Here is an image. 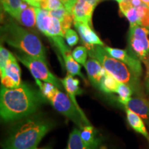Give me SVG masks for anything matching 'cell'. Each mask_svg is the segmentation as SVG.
Listing matches in <instances>:
<instances>
[{
	"label": "cell",
	"instance_id": "1",
	"mask_svg": "<svg viewBox=\"0 0 149 149\" xmlns=\"http://www.w3.org/2000/svg\"><path fill=\"white\" fill-rule=\"evenodd\" d=\"M40 91L26 83L19 87L8 88L1 85L0 93V114L5 121L16 120L33 114L44 102Z\"/></svg>",
	"mask_w": 149,
	"mask_h": 149
},
{
	"label": "cell",
	"instance_id": "2",
	"mask_svg": "<svg viewBox=\"0 0 149 149\" xmlns=\"http://www.w3.org/2000/svg\"><path fill=\"white\" fill-rule=\"evenodd\" d=\"M51 122L29 119L17 128L3 144V149H35L51 129Z\"/></svg>",
	"mask_w": 149,
	"mask_h": 149
},
{
	"label": "cell",
	"instance_id": "3",
	"mask_svg": "<svg viewBox=\"0 0 149 149\" xmlns=\"http://www.w3.org/2000/svg\"><path fill=\"white\" fill-rule=\"evenodd\" d=\"M3 42L22 53L46 61V49L39 37L13 22L5 24L1 29Z\"/></svg>",
	"mask_w": 149,
	"mask_h": 149
},
{
	"label": "cell",
	"instance_id": "4",
	"mask_svg": "<svg viewBox=\"0 0 149 149\" xmlns=\"http://www.w3.org/2000/svg\"><path fill=\"white\" fill-rule=\"evenodd\" d=\"M88 55L100 61L107 72L113 75L119 82L129 85L133 91H139V77L122 61L114 58L102 46L87 47Z\"/></svg>",
	"mask_w": 149,
	"mask_h": 149
},
{
	"label": "cell",
	"instance_id": "5",
	"mask_svg": "<svg viewBox=\"0 0 149 149\" xmlns=\"http://www.w3.org/2000/svg\"><path fill=\"white\" fill-rule=\"evenodd\" d=\"M49 102L56 111L72 121L79 128L91 124L86 116L80 113L69 96L59 91V88Z\"/></svg>",
	"mask_w": 149,
	"mask_h": 149
},
{
	"label": "cell",
	"instance_id": "6",
	"mask_svg": "<svg viewBox=\"0 0 149 149\" xmlns=\"http://www.w3.org/2000/svg\"><path fill=\"white\" fill-rule=\"evenodd\" d=\"M17 57L30 70L35 79L49 82L55 86L57 88L62 90L61 80L57 79L48 69L46 61L44 59L32 57L27 54L22 53L17 55Z\"/></svg>",
	"mask_w": 149,
	"mask_h": 149
},
{
	"label": "cell",
	"instance_id": "7",
	"mask_svg": "<svg viewBox=\"0 0 149 149\" xmlns=\"http://www.w3.org/2000/svg\"><path fill=\"white\" fill-rule=\"evenodd\" d=\"M149 29L139 25L130 26L128 43L136 57L145 63L149 53Z\"/></svg>",
	"mask_w": 149,
	"mask_h": 149
},
{
	"label": "cell",
	"instance_id": "8",
	"mask_svg": "<svg viewBox=\"0 0 149 149\" xmlns=\"http://www.w3.org/2000/svg\"><path fill=\"white\" fill-rule=\"evenodd\" d=\"M1 85L8 88L19 87L22 84L21 69L15 57L12 54L4 67L0 68Z\"/></svg>",
	"mask_w": 149,
	"mask_h": 149
},
{
	"label": "cell",
	"instance_id": "9",
	"mask_svg": "<svg viewBox=\"0 0 149 149\" xmlns=\"http://www.w3.org/2000/svg\"><path fill=\"white\" fill-rule=\"evenodd\" d=\"M106 49L110 55L114 58L118 59L129 67V68L133 73L137 77H140L142 73V68L139 59L136 57L134 55H130L126 50L120 49V48H115L105 46Z\"/></svg>",
	"mask_w": 149,
	"mask_h": 149
},
{
	"label": "cell",
	"instance_id": "10",
	"mask_svg": "<svg viewBox=\"0 0 149 149\" xmlns=\"http://www.w3.org/2000/svg\"><path fill=\"white\" fill-rule=\"evenodd\" d=\"M101 0H77L72 13L74 21L91 25L93 11Z\"/></svg>",
	"mask_w": 149,
	"mask_h": 149
},
{
	"label": "cell",
	"instance_id": "11",
	"mask_svg": "<svg viewBox=\"0 0 149 149\" xmlns=\"http://www.w3.org/2000/svg\"><path fill=\"white\" fill-rule=\"evenodd\" d=\"M74 27L80 35L81 40L84 44L86 47L92 46H104V42L100 40L98 35L96 34L93 30L91 28L90 24L83 23L81 22L74 21Z\"/></svg>",
	"mask_w": 149,
	"mask_h": 149
},
{
	"label": "cell",
	"instance_id": "12",
	"mask_svg": "<svg viewBox=\"0 0 149 149\" xmlns=\"http://www.w3.org/2000/svg\"><path fill=\"white\" fill-rule=\"evenodd\" d=\"M88 79L93 86L100 89V83L107 70L97 59L91 57L87 60L85 65Z\"/></svg>",
	"mask_w": 149,
	"mask_h": 149
},
{
	"label": "cell",
	"instance_id": "13",
	"mask_svg": "<svg viewBox=\"0 0 149 149\" xmlns=\"http://www.w3.org/2000/svg\"><path fill=\"white\" fill-rule=\"evenodd\" d=\"M61 81L67 95L71 99L75 107L77 108V109L79 110L81 114L86 116L84 113L79 107V106L78 105L77 100H76V96L82 93V90L79 88V80L77 78H74V76L71 75V74H68L64 79L61 80Z\"/></svg>",
	"mask_w": 149,
	"mask_h": 149
},
{
	"label": "cell",
	"instance_id": "14",
	"mask_svg": "<svg viewBox=\"0 0 149 149\" xmlns=\"http://www.w3.org/2000/svg\"><path fill=\"white\" fill-rule=\"evenodd\" d=\"M125 107L149 122V101L146 99L142 97L131 98Z\"/></svg>",
	"mask_w": 149,
	"mask_h": 149
},
{
	"label": "cell",
	"instance_id": "15",
	"mask_svg": "<svg viewBox=\"0 0 149 149\" xmlns=\"http://www.w3.org/2000/svg\"><path fill=\"white\" fill-rule=\"evenodd\" d=\"M126 113L128 123L129 124L130 127L137 133L141 134L144 137H146L149 142V133L147 131L142 118L139 115L136 114L135 113L130 111L127 108H126Z\"/></svg>",
	"mask_w": 149,
	"mask_h": 149
},
{
	"label": "cell",
	"instance_id": "16",
	"mask_svg": "<svg viewBox=\"0 0 149 149\" xmlns=\"http://www.w3.org/2000/svg\"><path fill=\"white\" fill-rule=\"evenodd\" d=\"M99 145L85 142L81 137L80 128H74L69 135L66 149H97Z\"/></svg>",
	"mask_w": 149,
	"mask_h": 149
},
{
	"label": "cell",
	"instance_id": "17",
	"mask_svg": "<svg viewBox=\"0 0 149 149\" xmlns=\"http://www.w3.org/2000/svg\"><path fill=\"white\" fill-rule=\"evenodd\" d=\"M119 7H120V12L129 21L130 26L136 25L140 26V21H139L137 8L132 5L130 0L121 1L119 3Z\"/></svg>",
	"mask_w": 149,
	"mask_h": 149
},
{
	"label": "cell",
	"instance_id": "18",
	"mask_svg": "<svg viewBox=\"0 0 149 149\" xmlns=\"http://www.w3.org/2000/svg\"><path fill=\"white\" fill-rule=\"evenodd\" d=\"M63 58L64 59V64L68 74L72 76H79L86 81L85 77L81 72V66L72 57V53H70V49L62 55Z\"/></svg>",
	"mask_w": 149,
	"mask_h": 149
},
{
	"label": "cell",
	"instance_id": "19",
	"mask_svg": "<svg viewBox=\"0 0 149 149\" xmlns=\"http://www.w3.org/2000/svg\"><path fill=\"white\" fill-rule=\"evenodd\" d=\"M16 20L24 26L31 29L34 28L36 24V13L35 7L29 6L22 10Z\"/></svg>",
	"mask_w": 149,
	"mask_h": 149
},
{
	"label": "cell",
	"instance_id": "20",
	"mask_svg": "<svg viewBox=\"0 0 149 149\" xmlns=\"http://www.w3.org/2000/svg\"><path fill=\"white\" fill-rule=\"evenodd\" d=\"M35 13L37 29L46 35L51 22V16L49 10L41 8H35Z\"/></svg>",
	"mask_w": 149,
	"mask_h": 149
},
{
	"label": "cell",
	"instance_id": "21",
	"mask_svg": "<svg viewBox=\"0 0 149 149\" xmlns=\"http://www.w3.org/2000/svg\"><path fill=\"white\" fill-rule=\"evenodd\" d=\"M120 83L113 75L107 72L100 83V89L107 93H117Z\"/></svg>",
	"mask_w": 149,
	"mask_h": 149
},
{
	"label": "cell",
	"instance_id": "22",
	"mask_svg": "<svg viewBox=\"0 0 149 149\" xmlns=\"http://www.w3.org/2000/svg\"><path fill=\"white\" fill-rule=\"evenodd\" d=\"M22 1V0H1V4L4 11L16 19L21 12L20 5Z\"/></svg>",
	"mask_w": 149,
	"mask_h": 149
},
{
	"label": "cell",
	"instance_id": "23",
	"mask_svg": "<svg viewBox=\"0 0 149 149\" xmlns=\"http://www.w3.org/2000/svg\"><path fill=\"white\" fill-rule=\"evenodd\" d=\"M81 137L85 142L91 144H100V140L96 138V131L95 128L91 125H86L80 128Z\"/></svg>",
	"mask_w": 149,
	"mask_h": 149
},
{
	"label": "cell",
	"instance_id": "24",
	"mask_svg": "<svg viewBox=\"0 0 149 149\" xmlns=\"http://www.w3.org/2000/svg\"><path fill=\"white\" fill-rule=\"evenodd\" d=\"M64 35L65 33L62 29L60 20L54 17H51V24H50L49 29L46 33V36L49 37L50 39H52L53 37L59 36L64 37Z\"/></svg>",
	"mask_w": 149,
	"mask_h": 149
},
{
	"label": "cell",
	"instance_id": "25",
	"mask_svg": "<svg viewBox=\"0 0 149 149\" xmlns=\"http://www.w3.org/2000/svg\"><path fill=\"white\" fill-rule=\"evenodd\" d=\"M133 91V88L129 85L124 83H120L117 91V93L119 96V102L123 105L126 106L131 99Z\"/></svg>",
	"mask_w": 149,
	"mask_h": 149
},
{
	"label": "cell",
	"instance_id": "26",
	"mask_svg": "<svg viewBox=\"0 0 149 149\" xmlns=\"http://www.w3.org/2000/svg\"><path fill=\"white\" fill-rule=\"evenodd\" d=\"M35 81L37 86L40 88V92L44 98L49 101L53 96L55 95L56 91L57 90V87L52 84L49 82H46V81H42V80L35 79Z\"/></svg>",
	"mask_w": 149,
	"mask_h": 149
},
{
	"label": "cell",
	"instance_id": "27",
	"mask_svg": "<svg viewBox=\"0 0 149 149\" xmlns=\"http://www.w3.org/2000/svg\"><path fill=\"white\" fill-rule=\"evenodd\" d=\"M88 55V48L86 46H80L76 47L72 52L73 58L80 64L85 66L87 61V57Z\"/></svg>",
	"mask_w": 149,
	"mask_h": 149
},
{
	"label": "cell",
	"instance_id": "28",
	"mask_svg": "<svg viewBox=\"0 0 149 149\" xmlns=\"http://www.w3.org/2000/svg\"><path fill=\"white\" fill-rule=\"evenodd\" d=\"M136 8L139 17L140 26L149 29V7L144 3Z\"/></svg>",
	"mask_w": 149,
	"mask_h": 149
},
{
	"label": "cell",
	"instance_id": "29",
	"mask_svg": "<svg viewBox=\"0 0 149 149\" xmlns=\"http://www.w3.org/2000/svg\"><path fill=\"white\" fill-rule=\"evenodd\" d=\"M66 43L69 46H74L79 42V37L77 33L71 29H68L64 35Z\"/></svg>",
	"mask_w": 149,
	"mask_h": 149
},
{
	"label": "cell",
	"instance_id": "30",
	"mask_svg": "<svg viewBox=\"0 0 149 149\" xmlns=\"http://www.w3.org/2000/svg\"><path fill=\"white\" fill-rule=\"evenodd\" d=\"M12 54L13 53H11L2 45L1 46V47H0V68H2L4 67L7 61L10 58Z\"/></svg>",
	"mask_w": 149,
	"mask_h": 149
},
{
	"label": "cell",
	"instance_id": "31",
	"mask_svg": "<svg viewBox=\"0 0 149 149\" xmlns=\"http://www.w3.org/2000/svg\"><path fill=\"white\" fill-rule=\"evenodd\" d=\"M72 22H74L73 15L67 12L63 19L61 21V26H62V29L64 31V33H66L67 30L70 29Z\"/></svg>",
	"mask_w": 149,
	"mask_h": 149
},
{
	"label": "cell",
	"instance_id": "32",
	"mask_svg": "<svg viewBox=\"0 0 149 149\" xmlns=\"http://www.w3.org/2000/svg\"><path fill=\"white\" fill-rule=\"evenodd\" d=\"M49 13L51 17H54L58 19L61 22L63 19V18H64L65 15L66 14L67 11L66 8H65V7L63 6L60 7V8L55 9V10H49Z\"/></svg>",
	"mask_w": 149,
	"mask_h": 149
},
{
	"label": "cell",
	"instance_id": "33",
	"mask_svg": "<svg viewBox=\"0 0 149 149\" xmlns=\"http://www.w3.org/2000/svg\"><path fill=\"white\" fill-rule=\"evenodd\" d=\"M63 6L61 0H48V10H55Z\"/></svg>",
	"mask_w": 149,
	"mask_h": 149
},
{
	"label": "cell",
	"instance_id": "34",
	"mask_svg": "<svg viewBox=\"0 0 149 149\" xmlns=\"http://www.w3.org/2000/svg\"><path fill=\"white\" fill-rule=\"evenodd\" d=\"M77 0H69L68 2L64 3V7L66 8V11L72 15V13H73V10L74 8V6H75L76 3H77Z\"/></svg>",
	"mask_w": 149,
	"mask_h": 149
},
{
	"label": "cell",
	"instance_id": "35",
	"mask_svg": "<svg viewBox=\"0 0 149 149\" xmlns=\"http://www.w3.org/2000/svg\"><path fill=\"white\" fill-rule=\"evenodd\" d=\"M145 64L146 65V75L145 78V86H146V91L147 93H149V59H148Z\"/></svg>",
	"mask_w": 149,
	"mask_h": 149
},
{
	"label": "cell",
	"instance_id": "36",
	"mask_svg": "<svg viewBox=\"0 0 149 149\" xmlns=\"http://www.w3.org/2000/svg\"><path fill=\"white\" fill-rule=\"evenodd\" d=\"M27 2L30 6L35 8H40V0H24Z\"/></svg>",
	"mask_w": 149,
	"mask_h": 149
},
{
	"label": "cell",
	"instance_id": "37",
	"mask_svg": "<svg viewBox=\"0 0 149 149\" xmlns=\"http://www.w3.org/2000/svg\"><path fill=\"white\" fill-rule=\"evenodd\" d=\"M40 8L48 10V0H40Z\"/></svg>",
	"mask_w": 149,
	"mask_h": 149
},
{
	"label": "cell",
	"instance_id": "38",
	"mask_svg": "<svg viewBox=\"0 0 149 149\" xmlns=\"http://www.w3.org/2000/svg\"><path fill=\"white\" fill-rule=\"evenodd\" d=\"M130 2H131L132 5L134 7H135V8H137V7L139 6L142 5L144 2H143L141 0H130Z\"/></svg>",
	"mask_w": 149,
	"mask_h": 149
},
{
	"label": "cell",
	"instance_id": "39",
	"mask_svg": "<svg viewBox=\"0 0 149 149\" xmlns=\"http://www.w3.org/2000/svg\"><path fill=\"white\" fill-rule=\"evenodd\" d=\"M141 1H142L144 3H146V4H147V6L149 7V0H141Z\"/></svg>",
	"mask_w": 149,
	"mask_h": 149
},
{
	"label": "cell",
	"instance_id": "40",
	"mask_svg": "<svg viewBox=\"0 0 149 149\" xmlns=\"http://www.w3.org/2000/svg\"><path fill=\"white\" fill-rule=\"evenodd\" d=\"M61 2H62L63 4H64V3H66V2H68V1H69V0H61Z\"/></svg>",
	"mask_w": 149,
	"mask_h": 149
},
{
	"label": "cell",
	"instance_id": "41",
	"mask_svg": "<svg viewBox=\"0 0 149 149\" xmlns=\"http://www.w3.org/2000/svg\"><path fill=\"white\" fill-rule=\"evenodd\" d=\"M115 1H117V2H118V3H120V2H121V1H127V0H115Z\"/></svg>",
	"mask_w": 149,
	"mask_h": 149
},
{
	"label": "cell",
	"instance_id": "42",
	"mask_svg": "<svg viewBox=\"0 0 149 149\" xmlns=\"http://www.w3.org/2000/svg\"><path fill=\"white\" fill-rule=\"evenodd\" d=\"M35 149H41V148H36Z\"/></svg>",
	"mask_w": 149,
	"mask_h": 149
}]
</instances>
